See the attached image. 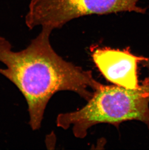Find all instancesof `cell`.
<instances>
[{"instance_id":"cell-1","label":"cell","mask_w":149,"mask_h":150,"mask_svg":"<svg viewBox=\"0 0 149 150\" xmlns=\"http://www.w3.org/2000/svg\"><path fill=\"white\" fill-rule=\"evenodd\" d=\"M52 31L42 28L31 44L20 52L12 50L10 42L0 37V62L6 68L0 74L13 83L25 98L33 130L39 129L46 105L52 96L63 91L76 92L88 100L103 86L85 71L60 57L51 45Z\"/></svg>"},{"instance_id":"cell-2","label":"cell","mask_w":149,"mask_h":150,"mask_svg":"<svg viewBox=\"0 0 149 150\" xmlns=\"http://www.w3.org/2000/svg\"><path fill=\"white\" fill-rule=\"evenodd\" d=\"M149 89L142 84L136 89L105 86L95 91L85 106L74 112L60 114L57 125L67 129L73 125L76 137L83 139L87 130L99 123L118 127L122 122L136 120L149 128Z\"/></svg>"},{"instance_id":"cell-3","label":"cell","mask_w":149,"mask_h":150,"mask_svg":"<svg viewBox=\"0 0 149 150\" xmlns=\"http://www.w3.org/2000/svg\"><path fill=\"white\" fill-rule=\"evenodd\" d=\"M139 0H32L26 16L30 29L40 26L53 31L75 18L122 12L145 13Z\"/></svg>"},{"instance_id":"cell-4","label":"cell","mask_w":149,"mask_h":150,"mask_svg":"<svg viewBox=\"0 0 149 150\" xmlns=\"http://www.w3.org/2000/svg\"><path fill=\"white\" fill-rule=\"evenodd\" d=\"M93 60L104 76L112 83L128 89L139 87L137 64L144 59L128 50L98 48L92 54Z\"/></svg>"},{"instance_id":"cell-5","label":"cell","mask_w":149,"mask_h":150,"mask_svg":"<svg viewBox=\"0 0 149 150\" xmlns=\"http://www.w3.org/2000/svg\"><path fill=\"white\" fill-rule=\"evenodd\" d=\"M142 62V64L144 67L147 68L149 71V75L144 80L143 82V83L144 84H147V85H149V58H145L144 59L141 60Z\"/></svg>"}]
</instances>
